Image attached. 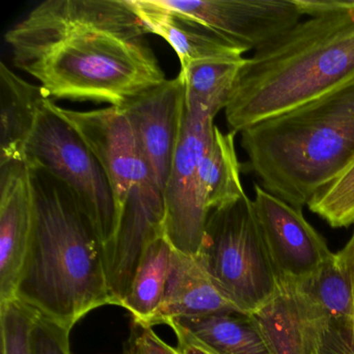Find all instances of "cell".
I'll use <instances>...</instances> for the list:
<instances>
[{
  "label": "cell",
  "instance_id": "obj_1",
  "mask_svg": "<svg viewBox=\"0 0 354 354\" xmlns=\"http://www.w3.org/2000/svg\"><path fill=\"white\" fill-rule=\"evenodd\" d=\"M129 0H46L5 35L50 98L128 103L167 80Z\"/></svg>",
  "mask_w": 354,
  "mask_h": 354
},
{
  "label": "cell",
  "instance_id": "obj_2",
  "mask_svg": "<svg viewBox=\"0 0 354 354\" xmlns=\"http://www.w3.org/2000/svg\"><path fill=\"white\" fill-rule=\"evenodd\" d=\"M32 173L34 227L15 299L72 329L113 304L104 245L68 188L44 171Z\"/></svg>",
  "mask_w": 354,
  "mask_h": 354
},
{
  "label": "cell",
  "instance_id": "obj_3",
  "mask_svg": "<svg viewBox=\"0 0 354 354\" xmlns=\"http://www.w3.org/2000/svg\"><path fill=\"white\" fill-rule=\"evenodd\" d=\"M354 80V9L299 21L246 59L225 109L230 131L306 104Z\"/></svg>",
  "mask_w": 354,
  "mask_h": 354
},
{
  "label": "cell",
  "instance_id": "obj_4",
  "mask_svg": "<svg viewBox=\"0 0 354 354\" xmlns=\"http://www.w3.org/2000/svg\"><path fill=\"white\" fill-rule=\"evenodd\" d=\"M240 136L246 171L302 209L354 161V80Z\"/></svg>",
  "mask_w": 354,
  "mask_h": 354
},
{
  "label": "cell",
  "instance_id": "obj_5",
  "mask_svg": "<svg viewBox=\"0 0 354 354\" xmlns=\"http://www.w3.org/2000/svg\"><path fill=\"white\" fill-rule=\"evenodd\" d=\"M196 260L241 312L256 314L281 292L279 275L248 194L209 212Z\"/></svg>",
  "mask_w": 354,
  "mask_h": 354
},
{
  "label": "cell",
  "instance_id": "obj_6",
  "mask_svg": "<svg viewBox=\"0 0 354 354\" xmlns=\"http://www.w3.org/2000/svg\"><path fill=\"white\" fill-rule=\"evenodd\" d=\"M55 104L50 99L41 111L26 148V162L68 188L106 248L118 227L109 180L82 136L57 113Z\"/></svg>",
  "mask_w": 354,
  "mask_h": 354
},
{
  "label": "cell",
  "instance_id": "obj_7",
  "mask_svg": "<svg viewBox=\"0 0 354 354\" xmlns=\"http://www.w3.org/2000/svg\"><path fill=\"white\" fill-rule=\"evenodd\" d=\"M215 115L186 102L177 149L165 190V235L178 252L196 258L209 211L203 200L200 165L214 136Z\"/></svg>",
  "mask_w": 354,
  "mask_h": 354
},
{
  "label": "cell",
  "instance_id": "obj_8",
  "mask_svg": "<svg viewBox=\"0 0 354 354\" xmlns=\"http://www.w3.org/2000/svg\"><path fill=\"white\" fill-rule=\"evenodd\" d=\"M55 109L82 136L102 167L115 200L118 223L132 196L156 194L165 198L151 181L133 128L123 109L109 106L78 111L55 104Z\"/></svg>",
  "mask_w": 354,
  "mask_h": 354
},
{
  "label": "cell",
  "instance_id": "obj_9",
  "mask_svg": "<svg viewBox=\"0 0 354 354\" xmlns=\"http://www.w3.org/2000/svg\"><path fill=\"white\" fill-rule=\"evenodd\" d=\"M252 206L281 283L310 277L335 256L324 238L304 218L302 209L259 184H254Z\"/></svg>",
  "mask_w": 354,
  "mask_h": 354
},
{
  "label": "cell",
  "instance_id": "obj_10",
  "mask_svg": "<svg viewBox=\"0 0 354 354\" xmlns=\"http://www.w3.org/2000/svg\"><path fill=\"white\" fill-rule=\"evenodd\" d=\"M174 11L212 28L245 51L260 48L297 24L296 0H162Z\"/></svg>",
  "mask_w": 354,
  "mask_h": 354
},
{
  "label": "cell",
  "instance_id": "obj_11",
  "mask_svg": "<svg viewBox=\"0 0 354 354\" xmlns=\"http://www.w3.org/2000/svg\"><path fill=\"white\" fill-rule=\"evenodd\" d=\"M185 109V86L178 75L128 103L129 118L153 185L165 194Z\"/></svg>",
  "mask_w": 354,
  "mask_h": 354
},
{
  "label": "cell",
  "instance_id": "obj_12",
  "mask_svg": "<svg viewBox=\"0 0 354 354\" xmlns=\"http://www.w3.org/2000/svg\"><path fill=\"white\" fill-rule=\"evenodd\" d=\"M34 218L30 165L19 161L0 165V304L15 299Z\"/></svg>",
  "mask_w": 354,
  "mask_h": 354
},
{
  "label": "cell",
  "instance_id": "obj_13",
  "mask_svg": "<svg viewBox=\"0 0 354 354\" xmlns=\"http://www.w3.org/2000/svg\"><path fill=\"white\" fill-rule=\"evenodd\" d=\"M149 34L167 41L179 57L181 70L198 62L241 59L246 53L202 22L169 9L162 0H129Z\"/></svg>",
  "mask_w": 354,
  "mask_h": 354
},
{
  "label": "cell",
  "instance_id": "obj_14",
  "mask_svg": "<svg viewBox=\"0 0 354 354\" xmlns=\"http://www.w3.org/2000/svg\"><path fill=\"white\" fill-rule=\"evenodd\" d=\"M50 99L40 84L26 82L0 64V165L26 162L30 136Z\"/></svg>",
  "mask_w": 354,
  "mask_h": 354
},
{
  "label": "cell",
  "instance_id": "obj_15",
  "mask_svg": "<svg viewBox=\"0 0 354 354\" xmlns=\"http://www.w3.org/2000/svg\"><path fill=\"white\" fill-rule=\"evenodd\" d=\"M281 286L306 335L310 329L331 319L354 317L351 283L335 252L314 274Z\"/></svg>",
  "mask_w": 354,
  "mask_h": 354
},
{
  "label": "cell",
  "instance_id": "obj_16",
  "mask_svg": "<svg viewBox=\"0 0 354 354\" xmlns=\"http://www.w3.org/2000/svg\"><path fill=\"white\" fill-rule=\"evenodd\" d=\"M229 310H239L215 287L196 258L174 250L162 302L152 326Z\"/></svg>",
  "mask_w": 354,
  "mask_h": 354
},
{
  "label": "cell",
  "instance_id": "obj_17",
  "mask_svg": "<svg viewBox=\"0 0 354 354\" xmlns=\"http://www.w3.org/2000/svg\"><path fill=\"white\" fill-rule=\"evenodd\" d=\"M167 325L183 329L213 354H277L254 315L240 310L183 317Z\"/></svg>",
  "mask_w": 354,
  "mask_h": 354
},
{
  "label": "cell",
  "instance_id": "obj_18",
  "mask_svg": "<svg viewBox=\"0 0 354 354\" xmlns=\"http://www.w3.org/2000/svg\"><path fill=\"white\" fill-rule=\"evenodd\" d=\"M174 250L165 234L145 248L129 293L121 306L131 314L132 320L153 327L162 302Z\"/></svg>",
  "mask_w": 354,
  "mask_h": 354
},
{
  "label": "cell",
  "instance_id": "obj_19",
  "mask_svg": "<svg viewBox=\"0 0 354 354\" xmlns=\"http://www.w3.org/2000/svg\"><path fill=\"white\" fill-rule=\"evenodd\" d=\"M235 136L231 131L223 133L215 126L212 142L201 162V190L209 212L246 194L240 179L242 165L236 153Z\"/></svg>",
  "mask_w": 354,
  "mask_h": 354
},
{
  "label": "cell",
  "instance_id": "obj_20",
  "mask_svg": "<svg viewBox=\"0 0 354 354\" xmlns=\"http://www.w3.org/2000/svg\"><path fill=\"white\" fill-rule=\"evenodd\" d=\"M246 59L198 62L182 69L186 102L216 117L229 102L236 78Z\"/></svg>",
  "mask_w": 354,
  "mask_h": 354
},
{
  "label": "cell",
  "instance_id": "obj_21",
  "mask_svg": "<svg viewBox=\"0 0 354 354\" xmlns=\"http://www.w3.org/2000/svg\"><path fill=\"white\" fill-rule=\"evenodd\" d=\"M252 315L275 353L306 354V331L283 289L272 301Z\"/></svg>",
  "mask_w": 354,
  "mask_h": 354
},
{
  "label": "cell",
  "instance_id": "obj_22",
  "mask_svg": "<svg viewBox=\"0 0 354 354\" xmlns=\"http://www.w3.org/2000/svg\"><path fill=\"white\" fill-rule=\"evenodd\" d=\"M331 227H348L354 223V161L308 205Z\"/></svg>",
  "mask_w": 354,
  "mask_h": 354
},
{
  "label": "cell",
  "instance_id": "obj_23",
  "mask_svg": "<svg viewBox=\"0 0 354 354\" xmlns=\"http://www.w3.org/2000/svg\"><path fill=\"white\" fill-rule=\"evenodd\" d=\"M37 316L19 300L0 304L1 354H30V331Z\"/></svg>",
  "mask_w": 354,
  "mask_h": 354
},
{
  "label": "cell",
  "instance_id": "obj_24",
  "mask_svg": "<svg viewBox=\"0 0 354 354\" xmlns=\"http://www.w3.org/2000/svg\"><path fill=\"white\" fill-rule=\"evenodd\" d=\"M306 354H354V317L331 319L310 329Z\"/></svg>",
  "mask_w": 354,
  "mask_h": 354
},
{
  "label": "cell",
  "instance_id": "obj_25",
  "mask_svg": "<svg viewBox=\"0 0 354 354\" xmlns=\"http://www.w3.org/2000/svg\"><path fill=\"white\" fill-rule=\"evenodd\" d=\"M70 331L38 314L30 331V354H71Z\"/></svg>",
  "mask_w": 354,
  "mask_h": 354
},
{
  "label": "cell",
  "instance_id": "obj_26",
  "mask_svg": "<svg viewBox=\"0 0 354 354\" xmlns=\"http://www.w3.org/2000/svg\"><path fill=\"white\" fill-rule=\"evenodd\" d=\"M123 354H180L160 339L152 327L132 320L129 337L124 344Z\"/></svg>",
  "mask_w": 354,
  "mask_h": 354
},
{
  "label": "cell",
  "instance_id": "obj_27",
  "mask_svg": "<svg viewBox=\"0 0 354 354\" xmlns=\"http://www.w3.org/2000/svg\"><path fill=\"white\" fill-rule=\"evenodd\" d=\"M177 335V350L180 354H213L206 348L203 347L192 335L178 326H171Z\"/></svg>",
  "mask_w": 354,
  "mask_h": 354
},
{
  "label": "cell",
  "instance_id": "obj_28",
  "mask_svg": "<svg viewBox=\"0 0 354 354\" xmlns=\"http://www.w3.org/2000/svg\"><path fill=\"white\" fill-rule=\"evenodd\" d=\"M352 225L354 227V223ZM335 256L349 279L354 299V229L349 241L339 252H335Z\"/></svg>",
  "mask_w": 354,
  "mask_h": 354
}]
</instances>
